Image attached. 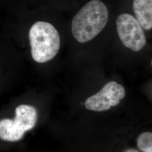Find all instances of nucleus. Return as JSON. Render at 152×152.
<instances>
[{"instance_id": "obj_1", "label": "nucleus", "mask_w": 152, "mask_h": 152, "mask_svg": "<svg viewBox=\"0 0 152 152\" xmlns=\"http://www.w3.org/2000/svg\"><path fill=\"white\" fill-rule=\"evenodd\" d=\"M108 10L100 0H91L83 6L74 16L72 32L80 43L92 40L102 31L108 19Z\"/></svg>"}, {"instance_id": "obj_2", "label": "nucleus", "mask_w": 152, "mask_h": 152, "mask_svg": "<svg viewBox=\"0 0 152 152\" xmlns=\"http://www.w3.org/2000/svg\"><path fill=\"white\" fill-rule=\"evenodd\" d=\"M29 39L33 59L37 63L53 59L60 49L59 34L48 22H36L29 30Z\"/></svg>"}, {"instance_id": "obj_3", "label": "nucleus", "mask_w": 152, "mask_h": 152, "mask_svg": "<svg viewBox=\"0 0 152 152\" xmlns=\"http://www.w3.org/2000/svg\"><path fill=\"white\" fill-rule=\"evenodd\" d=\"M36 109L28 105H20L15 109L14 120L3 119L0 121V137L5 141L20 140L24 133L33 129L36 124Z\"/></svg>"}, {"instance_id": "obj_4", "label": "nucleus", "mask_w": 152, "mask_h": 152, "mask_svg": "<svg viewBox=\"0 0 152 152\" xmlns=\"http://www.w3.org/2000/svg\"><path fill=\"white\" fill-rule=\"evenodd\" d=\"M116 28L122 44L134 51H139L146 44L142 27L136 18L129 14H122L117 18Z\"/></svg>"}, {"instance_id": "obj_5", "label": "nucleus", "mask_w": 152, "mask_h": 152, "mask_svg": "<svg viewBox=\"0 0 152 152\" xmlns=\"http://www.w3.org/2000/svg\"><path fill=\"white\" fill-rule=\"evenodd\" d=\"M125 96L124 87L116 82H109L96 94L87 99L85 107L95 112L108 110L117 105Z\"/></svg>"}, {"instance_id": "obj_6", "label": "nucleus", "mask_w": 152, "mask_h": 152, "mask_svg": "<svg viewBox=\"0 0 152 152\" xmlns=\"http://www.w3.org/2000/svg\"><path fill=\"white\" fill-rule=\"evenodd\" d=\"M133 9L136 19L145 30L152 28V0H134Z\"/></svg>"}, {"instance_id": "obj_7", "label": "nucleus", "mask_w": 152, "mask_h": 152, "mask_svg": "<svg viewBox=\"0 0 152 152\" xmlns=\"http://www.w3.org/2000/svg\"><path fill=\"white\" fill-rule=\"evenodd\" d=\"M137 145L143 152L152 151V132H145L140 134L137 139Z\"/></svg>"}, {"instance_id": "obj_8", "label": "nucleus", "mask_w": 152, "mask_h": 152, "mask_svg": "<svg viewBox=\"0 0 152 152\" xmlns=\"http://www.w3.org/2000/svg\"><path fill=\"white\" fill-rule=\"evenodd\" d=\"M125 152H139L137 150L135 149H129L127 151H126Z\"/></svg>"}, {"instance_id": "obj_9", "label": "nucleus", "mask_w": 152, "mask_h": 152, "mask_svg": "<svg viewBox=\"0 0 152 152\" xmlns=\"http://www.w3.org/2000/svg\"><path fill=\"white\" fill-rule=\"evenodd\" d=\"M152 152V151H150V152Z\"/></svg>"}, {"instance_id": "obj_10", "label": "nucleus", "mask_w": 152, "mask_h": 152, "mask_svg": "<svg viewBox=\"0 0 152 152\" xmlns=\"http://www.w3.org/2000/svg\"><path fill=\"white\" fill-rule=\"evenodd\" d=\"M151 64H152V62H151Z\"/></svg>"}]
</instances>
